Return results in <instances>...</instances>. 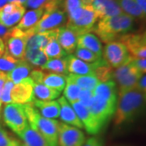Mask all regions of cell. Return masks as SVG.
<instances>
[{"label": "cell", "instance_id": "1", "mask_svg": "<svg viewBox=\"0 0 146 146\" xmlns=\"http://www.w3.org/2000/svg\"><path fill=\"white\" fill-rule=\"evenodd\" d=\"M145 104V94L134 89L119 93L114 114V123L117 127L132 122L139 115Z\"/></svg>", "mask_w": 146, "mask_h": 146}, {"label": "cell", "instance_id": "2", "mask_svg": "<svg viewBox=\"0 0 146 146\" xmlns=\"http://www.w3.org/2000/svg\"><path fill=\"white\" fill-rule=\"evenodd\" d=\"M135 26V20L122 13L118 16L105 18L94 25L93 31L105 43L117 41L120 36L128 33Z\"/></svg>", "mask_w": 146, "mask_h": 146}, {"label": "cell", "instance_id": "3", "mask_svg": "<svg viewBox=\"0 0 146 146\" xmlns=\"http://www.w3.org/2000/svg\"><path fill=\"white\" fill-rule=\"evenodd\" d=\"M44 14L35 26L25 30L29 33L56 29L67 23L68 15L63 7V0H52L44 7Z\"/></svg>", "mask_w": 146, "mask_h": 146}, {"label": "cell", "instance_id": "4", "mask_svg": "<svg viewBox=\"0 0 146 146\" xmlns=\"http://www.w3.org/2000/svg\"><path fill=\"white\" fill-rule=\"evenodd\" d=\"M29 124L39 131L50 146H58V122L43 117L32 102L23 105Z\"/></svg>", "mask_w": 146, "mask_h": 146}, {"label": "cell", "instance_id": "5", "mask_svg": "<svg viewBox=\"0 0 146 146\" xmlns=\"http://www.w3.org/2000/svg\"><path fill=\"white\" fill-rule=\"evenodd\" d=\"M94 8L91 5H85L68 14L66 27L80 35L93 31L97 21Z\"/></svg>", "mask_w": 146, "mask_h": 146}, {"label": "cell", "instance_id": "6", "mask_svg": "<svg viewBox=\"0 0 146 146\" xmlns=\"http://www.w3.org/2000/svg\"><path fill=\"white\" fill-rule=\"evenodd\" d=\"M3 119L5 125L16 136L21 137L29 125L23 105L10 103L6 105L3 110Z\"/></svg>", "mask_w": 146, "mask_h": 146}, {"label": "cell", "instance_id": "7", "mask_svg": "<svg viewBox=\"0 0 146 146\" xmlns=\"http://www.w3.org/2000/svg\"><path fill=\"white\" fill-rule=\"evenodd\" d=\"M142 75L143 73L131 63V60L116 68L115 72H113V79L118 84L119 93L136 88V83Z\"/></svg>", "mask_w": 146, "mask_h": 146}, {"label": "cell", "instance_id": "8", "mask_svg": "<svg viewBox=\"0 0 146 146\" xmlns=\"http://www.w3.org/2000/svg\"><path fill=\"white\" fill-rule=\"evenodd\" d=\"M117 102L105 99L98 96L94 95L91 104L88 109L94 116L100 127L103 129L114 116Z\"/></svg>", "mask_w": 146, "mask_h": 146}, {"label": "cell", "instance_id": "9", "mask_svg": "<svg viewBox=\"0 0 146 146\" xmlns=\"http://www.w3.org/2000/svg\"><path fill=\"white\" fill-rule=\"evenodd\" d=\"M102 52L104 60L111 68H119L129 62L131 58L125 46L119 41L106 43Z\"/></svg>", "mask_w": 146, "mask_h": 146}, {"label": "cell", "instance_id": "10", "mask_svg": "<svg viewBox=\"0 0 146 146\" xmlns=\"http://www.w3.org/2000/svg\"><path fill=\"white\" fill-rule=\"evenodd\" d=\"M7 43L6 50L16 59L21 60L25 58L26 50L27 36L25 31L17 29L16 26L9 29L4 37Z\"/></svg>", "mask_w": 146, "mask_h": 146}, {"label": "cell", "instance_id": "11", "mask_svg": "<svg viewBox=\"0 0 146 146\" xmlns=\"http://www.w3.org/2000/svg\"><path fill=\"white\" fill-rule=\"evenodd\" d=\"M84 142V133L80 128L58 122V146H82Z\"/></svg>", "mask_w": 146, "mask_h": 146}, {"label": "cell", "instance_id": "12", "mask_svg": "<svg viewBox=\"0 0 146 146\" xmlns=\"http://www.w3.org/2000/svg\"><path fill=\"white\" fill-rule=\"evenodd\" d=\"M122 42L132 58H144L146 56L145 33H126L117 40Z\"/></svg>", "mask_w": 146, "mask_h": 146}, {"label": "cell", "instance_id": "13", "mask_svg": "<svg viewBox=\"0 0 146 146\" xmlns=\"http://www.w3.org/2000/svg\"><path fill=\"white\" fill-rule=\"evenodd\" d=\"M33 99V81L30 77H27L19 84H14L11 91V103L25 105L32 102Z\"/></svg>", "mask_w": 146, "mask_h": 146}, {"label": "cell", "instance_id": "14", "mask_svg": "<svg viewBox=\"0 0 146 146\" xmlns=\"http://www.w3.org/2000/svg\"><path fill=\"white\" fill-rule=\"evenodd\" d=\"M25 13V7L19 3H7L0 8V24L6 28L16 25Z\"/></svg>", "mask_w": 146, "mask_h": 146}, {"label": "cell", "instance_id": "15", "mask_svg": "<svg viewBox=\"0 0 146 146\" xmlns=\"http://www.w3.org/2000/svg\"><path fill=\"white\" fill-rule=\"evenodd\" d=\"M66 61H67V67H68V72L72 74L76 75H91L94 74L95 69L100 65L105 64L106 61L104 58H101L100 60L93 63H86L82 61L75 55L69 54L68 56H65Z\"/></svg>", "mask_w": 146, "mask_h": 146}, {"label": "cell", "instance_id": "16", "mask_svg": "<svg viewBox=\"0 0 146 146\" xmlns=\"http://www.w3.org/2000/svg\"><path fill=\"white\" fill-rule=\"evenodd\" d=\"M72 108L76 113L79 119L82 123L84 129L90 135H98L102 128L100 127L98 123L96 121L94 116L90 113L89 110L82 105L79 101L71 103Z\"/></svg>", "mask_w": 146, "mask_h": 146}, {"label": "cell", "instance_id": "17", "mask_svg": "<svg viewBox=\"0 0 146 146\" xmlns=\"http://www.w3.org/2000/svg\"><path fill=\"white\" fill-rule=\"evenodd\" d=\"M91 6L94 8L97 19L100 21L123 13L117 0H92Z\"/></svg>", "mask_w": 146, "mask_h": 146}, {"label": "cell", "instance_id": "18", "mask_svg": "<svg viewBox=\"0 0 146 146\" xmlns=\"http://www.w3.org/2000/svg\"><path fill=\"white\" fill-rule=\"evenodd\" d=\"M78 34L67 27H60L57 29L56 38L59 45L67 54H72L76 48Z\"/></svg>", "mask_w": 146, "mask_h": 146}, {"label": "cell", "instance_id": "19", "mask_svg": "<svg viewBox=\"0 0 146 146\" xmlns=\"http://www.w3.org/2000/svg\"><path fill=\"white\" fill-rule=\"evenodd\" d=\"M58 102L60 106V113L59 117L64 123H67L68 125L76 127L77 128H83V124L79 119L78 116L75 110L72 108V106L70 105L67 99L64 97H60Z\"/></svg>", "mask_w": 146, "mask_h": 146}, {"label": "cell", "instance_id": "20", "mask_svg": "<svg viewBox=\"0 0 146 146\" xmlns=\"http://www.w3.org/2000/svg\"><path fill=\"white\" fill-rule=\"evenodd\" d=\"M76 47H80L86 50H89L96 54L102 57L103 48L99 38L94 33H85L79 35L76 42Z\"/></svg>", "mask_w": 146, "mask_h": 146}, {"label": "cell", "instance_id": "21", "mask_svg": "<svg viewBox=\"0 0 146 146\" xmlns=\"http://www.w3.org/2000/svg\"><path fill=\"white\" fill-rule=\"evenodd\" d=\"M32 103L45 118L53 119L59 117L60 106L58 101H41L34 98Z\"/></svg>", "mask_w": 146, "mask_h": 146}, {"label": "cell", "instance_id": "22", "mask_svg": "<svg viewBox=\"0 0 146 146\" xmlns=\"http://www.w3.org/2000/svg\"><path fill=\"white\" fill-rule=\"evenodd\" d=\"M21 138L22 146H50L42 134L29 124L27 126Z\"/></svg>", "mask_w": 146, "mask_h": 146}, {"label": "cell", "instance_id": "23", "mask_svg": "<svg viewBox=\"0 0 146 146\" xmlns=\"http://www.w3.org/2000/svg\"><path fill=\"white\" fill-rule=\"evenodd\" d=\"M44 11L45 9L43 7L37 9H31L30 11H27L22 16L21 21H19V23L16 27L23 31L31 29L33 26H35L36 23L42 18V16L44 14Z\"/></svg>", "mask_w": 146, "mask_h": 146}, {"label": "cell", "instance_id": "24", "mask_svg": "<svg viewBox=\"0 0 146 146\" xmlns=\"http://www.w3.org/2000/svg\"><path fill=\"white\" fill-rule=\"evenodd\" d=\"M33 70V66L25 59L19 60L16 67L7 74V77L14 84H19L22 80L29 77Z\"/></svg>", "mask_w": 146, "mask_h": 146}, {"label": "cell", "instance_id": "25", "mask_svg": "<svg viewBox=\"0 0 146 146\" xmlns=\"http://www.w3.org/2000/svg\"><path fill=\"white\" fill-rule=\"evenodd\" d=\"M93 91H94V95L95 96H98L110 101L117 102L118 91H117L116 84L113 80H109L107 82L99 83Z\"/></svg>", "mask_w": 146, "mask_h": 146}, {"label": "cell", "instance_id": "26", "mask_svg": "<svg viewBox=\"0 0 146 146\" xmlns=\"http://www.w3.org/2000/svg\"><path fill=\"white\" fill-rule=\"evenodd\" d=\"M67 79L73 81L76 85H78L80 89L94 90L95 87L100 83L99 80L95 76V75H76L69 74Z\"/></svg>", "mask_w": 146, "mask_h": 146}, {"label": "cell", "instance_id": "27", "mask_svg": "<svg viewBox=\"0 0 146 146\" xmlns=\"http://www.w3.org/2000/svg\"><path fill=\"white\" fill-rule=\"evenodd\" d=\"M120 8L123 12L132 17L134 20L143 21L145 19L146 13H145L135 0H117Z\"/></svg>", "mask_w": 146, "mask_h": 146}, {"label": "cell", "instance_id": "28", "mask_svg": "<svg viewBox=\"0 0 146 146\" xmlns=\"http://www.w3.org/2000/svg\"><path fill=\"white\" fill-rule=\"evenodd\" d=\"M61 92L47 87L42 83H33V97L41 101H52L58 98Z\"/></svg>", "mask_w": 146, "mask_h": 146}, {"label": "cell", "instance_id": "29", "mask_svg": "<svg viewBox=\"0 0 146 146\" xmlns=\"http://www.w3.org/2000/svg\"><path fill=\"white\" fill-rule=\"evenodd\" d=\"M67 76L57 73H45L42 79V84L47 87L62 92L66 85Z\"/></svg>", "mask_w": 146, "mask_h": 146}, {"label": "cell", "instance_id": "30", "mask_svg": "<svg viewBox=\"0 0 146 146\" xmlns=\"http://www.w3.org/2000/svg\"><path fill=\"white\" fill-rule=\"evenodd\" d=\"M56 32H57V29H56ZM56 32L50 37V39L47 43L46 46L45 47L43 50L47 58H59L65 57L67 55L66 52L63 50V48L57 41Z\"/></svg>", "mask_w": 146, "mask_h": 146}, {"label": "cell", "instance_id": "31", "mask_svg": "<svg viewBox=\"0 0 146 146\" xmlns=\"http://www.w3.org/2000/svg\"><path fill=\"white\" fill-rule=\"evenodd\" d=\"M42 70L50 71L53 73L62 74L65 75L68 74V67H67V61L65 57L59 58H51L47 60L46 63L41 67Z\"/></svg>", "mask_w": 146, "mask_h": 146}, {"label": "cell", "instance_id": "32", "mask_svg": "<svg viewBox=\"0 0 146 146\" xmlns=\"http://www.w3.org/2000/svg\"><path fill=\"white\" fill-rule=\"evenodd\" d=\"M25 58L27 62L31 64L32 66L42 67L46 63L48 58L42 51L39 49H26Z\"/></svg>", "mask_w": 146, "mask_h": 146}, {"label": "cell", "instance_id": "33", "mask_svg": "<svg viewBox=\"0 0 146 146\" xmlns=\"http://www.w3.org/2000/svg\"><path fill=\"white\" fill-rule=\"evenodd\" d=\"M63 90L64 98L68 101L70 103H72L75 102H77L79 99V96L80 94L81 89L76 85L73 81L67 79L66 80V85Z\"/></svg>", "mask_w": 146, "mask_h": 146}, {"label": "cell", "instance_id": "34", "mask_svg": "<svg viewBox=\"0 0 146 146\" xmlns=\"http://www.w3.org/2000/svg\"><path fill=\"white\" fill-rule=\"evenodd\" d=\"M0 146H22V142L0 123Z\"/></svg>", "mask_w": 146, "mask_h": 146}, {"label": "cell", "instance_id": "35", "mask_svg": "<svg viewBox=\"0 0 146 146\" xmlns=\"http://www.w3.org/2000/svg\"><path fill=\"white\" fill-rule=\"evenodd\" d=\"M18 62V59L12 57L9 53L5 50L3 54L0 57V71L3 72H10L16 68Z\"/></svg>", "mask_w": 146, "mask_h": 146}, {"label": "cell", "instance_id": "36", "mask_svg": "<svg viewBox=\"0 0 146 146\" xmlns=\"http://www.w3.org/2000/svg\"><path fill=\"white\" fill-rule=\"evenodd\" d=\"M94 75L97 77V79L99 80L100 83L107 82L109 80H113L112 68L108 66L107 63L98 66L94 71Z\"/></svg>", "mask_w": 146, "mask_h": 146}, {"label": "cell", "instance_id": "37", "mask_svg": "<svg viewBox=\"0 0 146 146\" xmlns=\"http://www.w3.org/2000/svg\"><path fill=\"white\" fill-rule=\"evenodd\" d=\"M75 56L81 59L82 61H84L86 63H93L100 60L102 58V56H99L96 54L95 53L90 51L89 50L80 48V47H76L75 50Z\"/></svg>", "mask_w": 146, "mask_h": 146}, {"label": "cell", "instance_id": "38", "mask_svg": "<svg viewBox=\"0 0 146 146\" xmlns=\"http://www.w3.org/2000/svg\"><path fill=\"white\" fill-rule=\"evenodd\" d=\"M92 0H63V7L67 15L71 11L85 5H91Z\"/></svg>", "mask_w": 146, "mask_h": 146}, {"label": "cell", "instance_id": "39", "mask_svg": "<svg viewBox=\"0 0 146 146\" xmlns=\"http://www.w3.org/2000/svg\"><path fill=\"white\" fill-rule=\"evenodd\" d=\"M14 84L12 81H11L9 79L6 80L3 88V92H2V96H1V101H2V104L7 105L11 103V89L13 88Z\"/></svg>", "mask_w": 146, "mask_h": 146}, {"label": "cell", "instance_id": "40", "mask_svg": "<svg viewBox=\"0 0 146 146\" xmlns=\"http://www.w3.org/2000/svg\"><path fill=\"white\" fill-rule=\"evenodd\" d=\"M93 98H94V91L93 90L81 89L80 96H79L78 101L84 106L89 108V106L91 104Z\"/></svg>", "mask_w": 146, "mask_h": 146}, {"label": "cell", "instance_id": "41", "mask_svg": "<svg viewBox=\"0 0 146 146\" xmlns=\"http://www.w3.org/2000/svg\"><path fill=\"white\" fill-rule=\"evenodd\" d=\"M52 0H27L25 6L27 8L30 9H37L46 5L48 3H50Z\"/></svg>", "mask_w": 146, "mask_h": 146}, {"label": "cell", "instance_id": "42", "mask_svg": "<svg viewBox=\"0 0 146 146\" xmlns=\"http://www.w3.org/2000/svg\"><path fill=\"white\" fill-rule=\"evenodd\" d=\"M131 63H132L141 72L145 74L146 72V60L145 58H132L131 59Z\"/></svg>", "mask_w": 146, "mask_h": 146}, {"label": "cell", "instance_id": "43", "mask_svg": "<svg viewBox=\"0 0 146 146\" xmlns=\"http://www.w3.org/2000/svg\"><path fill=\"white\" fill-rule=\"evenodd\" d=\"M45 73L40 69H34L32 70L29 74V77L33 81V83H42V79Z\"/></svg>", "mask_w": 146, "mask_h": 146}, {"label": "cell", "instance_id": "44", "mask_svg": "<svg viewBox=\"0 0 146 146\" xmlns=\"http://www.w3.org/2000/svg\"><path fill=\"white\" fill-rule=\"evenodd\" d=\"M82 146H104V145L102 139L96 136H93L85 141Z\"/></svg>", "mask_w": 146, "mask_h": 146}, {"label": "cell", "instance_id": "45", "mask_svg": "<svg viewBox=\"0 0 146 146\" xmlns=\"http://www.w3.org/2000/svg\"><path fill=\"white\" fill-rule=\"evenodd\" d=\"M136 89H137L139 91H141L142 93L145 94L146 93V77L145 75H142L141 77L139 79V80L137 81L136 85Z\"/></svg>", "mask_w": 146, "mask_h": 146}, {"label": "cell", "instance_id": "46", "mask_svg": "<svg viewBox=\"0 0 146 146\" xmlns=\"http://www.w3.org/2000/svg\"><path fill=\"white\" fill-rule=\"evenodd\" d=\"M7 80V74L3 72H0V118H1V111H2V101H1V96L3 92V88Z\"/></svg>", "mask_w": 146, "mask_h": 146}, {"label": "cell", "instance_id": "47", "mask_svg": "<svg viewBox=\"0 0 146 146\" xmlns=\"http://www.w3.org/2000/svg\"><path fill=\"white\" fill-rule=\"evenodd\" d=\"M145 13H146V0H135Z\"/></svg>", "mask_w": 146, "mask_h": 146}, {"label": "cell", "instance_id": "48", "mask_svg": "<svg viewBox=\"0 0 146 146\" xmlns=\"http://www.w3.org/2000/svg\"><path fill=\"white\" fill-rule=\"evenodd\" d=\"M8 31H9V29L7 28H6L0 24V36H3V38H4L6 35L7 34Z\"/></svg>", "mask_w": 146, "mask_h": 146}, {"label": "cell", "instance_id": "49", "mask_svg": "<svg viewBox=\"0 0 146 146\" xmlns=\"http://www.w3.org/2000/svg\"><path fill=\"white\" fill-rule=\"evenodd\" d=\"M5 51V45L3 40L0 37V57L3 54V53Z\"/></svg>", "mask_w": 146, "mask_h": 146}, {"label": "cell", "instance_id": "50", "mask_svg": "<svg viewBox=\"0 0 146 146\" xmlns=\"http://www.w3.org/2000/svg\"><path fill=\"white\" fill-rule=\"evenodd\" d=\"M8 3H19V4H21V5H25L26 3L27 0H7Z\"/></svg>", "mask_w": 146, "mask_h": 146}, {"label": "cell", "instance_id": "51", "mask_svg": "<svg viewBox=\"0 0 146 146\" xmlns=\"http://www.w3.org/2000/svg\"><path fill=\"white\" fill-rule=\"evenodd\" d=\"M7 3V0H0V8H2L3 6H5Z\"/></svg>", "mask_w": 146, "mask_h": 146}]
</instances>
